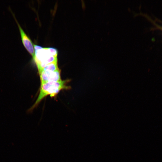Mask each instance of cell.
<instances>
[{"instance_id": "6da1fadb", "label": "cell", "mask_w": 162, "mask_h": 162, "mask_svg": "<svg viewBox=\"0 0 162 162\" xmlns=\"http://www.w3.org/2000/svg\"><path fill=\"white\" fill-rule=\"evenodd\" d=\"M34 55L33 58L38 73L46 65L58 62L57 50L53 47H43L34 44Z\"/></svg>"}, {"instance_id": "7a4b0ae2", "label": "cell", "mask_w": 162, "mask_h": 162, "mask_svg": "<svg viewBox=\"0 0 162 162\" xmlns=\"http://www.w3.org/2000/svg\"><path fill=\"white\" fill-rule=\"evenodd\" d=\"M68 80H61L58 82H50L41 84L40 92L31 110L36 107L45 97L50 95L55 97L61 90L68 89L70 87L67 86Z\"/></svg>"}, {"instance_id": "3957f363", "label": "cell", "mask_w": 162, "mask_h": 162, "mask_svg": "<svg viewBox=\"0 0 162 162\" xmlns=\"http://www.w3.org/2000/svg\"><path fill=\"white\" fill-rule=\"evenodd\" d=\"M39 74L41 84L50 82H58L62 80L58 62L46 65Z\"/></svg>"}, {"instance_id": "277c9868", "label": "cell", "mask_w": 162, "mask_h": 162, "mask_svg": "<svg viewBox=\"0 0 162 162\" xmlns=\"http://www.w3.org/2000/svg\"><path fill=\"white\" fill-rule=\"evenodd\" d=\"M14 17L20 30L22 43L25 48L32 56L33 58L34 55V44L30 38L23 30L14 15Z\"/></svg>"}, {"instance_id": "5b68a950", "label": "cell", "mask_w": 162, "mask_h": 162, "mask_svg": "<svg viewBox=\"0 0 162 162\" xmlns=\"http://www.w3.org/2000/svg\"><path fill=\"white\" fill-rule=\"evenodd\" d=\"M150 20V21L153 23L156 26V27L157 28L160 29L162 31V26H160L159 25H158L157 23H156L154 21H153L152 19H149Z\"/></svg>"}]
</instances>
